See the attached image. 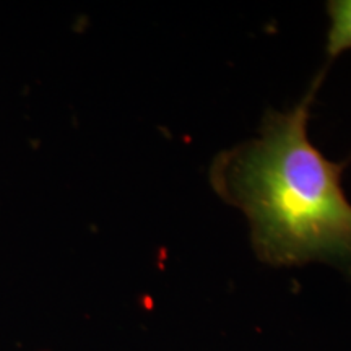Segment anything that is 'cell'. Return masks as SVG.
<instances>
[{
    "label": "cell",
    "mask_w": 351,
    "mask_h": 351,
    "mask_svg": "<svg viewBox=\"0 0 351 351\" xmlns=\"http://www.w3.org/2000/svg\"><path fill=\"white\" fill-rule=\"evenodd\" d=\"M330 26L327 33L326 54L332 62L340 54L351 51V0H330L327 3Z\"/></svg>",
    "instance_id": "obj_2"
},
{
    "label": "cell",
    "mask_w": 351,
    "mask_h": 351,
    "mask_svg": "<svg viewBox=\"0 0 351 351\" xmlns=\"http://www.w3.org/2000/svg\"><path fill=\"white\" fill-rule=\"evenodd\" d=\"M322 69L289 111H267L256 138L221 152L210 168L213 191L249 219L257 258L271 267L320 262L351 278V204L345 163L327 160L307 135Z\"/></svg>",
    "instance_id": "obj_1"
},
{
    "label": "cell",
    "mask_w": 351,
    "mask_h": 351,
    "mask_svg": "<svg viewBox=\"0 0 351 351\" xmlns=\"http://www.w3.org/2000/svg\"><path fill=\"white\" fill-rule=\"evenodd\" d=\"M350 161H351V156H350V160H348V161H346V163H350Z\"/></svg>",
    "instance_id": "obj_3"
}]
</instances>
